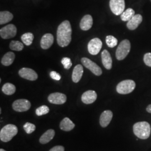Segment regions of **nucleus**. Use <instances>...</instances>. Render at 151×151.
<instances>
[{"mask_svg": "<svg viewBox=\"0 0 151 151\" xmlns=\"http://www.w3.org/2000/svg\"><path fill=\"white\" fill-rule=\"evenodd\" d=\"M48 100L49 102L52 104L62 105L65 103L67 100V97L63 93L60 92H55L49 95Z\"/></svg>", "mask_w": 151, "mask_h": 151, "instance_id": "f8f14e48", "label": "nucleus"}, {"mask_svg": "<svg viewBox=\"0 0 151 151\" xmlns=\"http://www.w3.org/2000/svg\"><path fill=\"white\" fill-rule=\"evenodd\" d=\"M131 48L129 40L125 39L119 44V46L116 50V57L119 60H124L129 54Z\"/></svg>", "mask_w": 151, "mask_h": 151, "instance_id": "20e7f679", "label": "nucleus"}, {"mask_svg": "<svg viewBox=\"0 0 151 151\" xmlns=\"http://www.w3.org/2000/svg\"><path fill=\"white\" fill-rule=\"evenodd\" d=\"M113 114L110 110H105L101 114L100 118V124L103 127L105 128L111 121Z\"/></svg>", "mask_w": 151, "mask_h": 151, "instance_id": "4468645a", "label": "nucleus"}, {"mask_svg": "<svg viewBox=\"0 0 151 151\" xmlns=\"http://www.w3.org/2000/svg\"><path fill=\"white\" fill-rule=\"evenodd\" d=\"M143 60L147 66L151 67V53H147L145 54Z\"/></svg>", "mask_w": 151, "mask_h": 151, "instance_id": "2f4dec72", "label": "nucleus"}, {"mask_svg": "<svg viewBox=\"0 0 151 151\" xmlns=\"http://www.w3.org/2000/svg\"><path fill=\"white\" fill-rule=\"evenodd\" d=\"M83 67L81 65H76L73 70V73L72 75V81L75 83H77L82 78V76L83 75Z\"/></svg>", "mask_w": 151, "mask_h": 151, "instance_id": "6ab92c4d", "label": "nucleus"}, {"mask_svg": "<svg viewBox=\"0 0 151 151\" xmlns=\"http://www.w3.org/2000/svg\"><path fill=\"white\" fill-rule=\"evenodd\" d=\"M49 151H65V148L62 146H56L50 149Z\"/></svg>", "mask_w": 151, "mask_h": 151, "instance_id": "72a5a7b5", "label": "nucleus"}, {"mask_svg": "<svg viewBox=\"0 0 151 151\" xmlns=\"http://www.w3.org/2000/svg\"><path fill=\"white\" fill-rule=\"evenodd\" d=\"M135 87V82L132 80H126L119 82L116 86V91L120 94L125 95L131 93Z\"/></svg>", "mask_w": 151, "mask_h": 151, "instance_id": "39448f33", "label": "nucleus"}, {"mask_svg": "<svg viewBox=\"0 0 151 151\" xmlns=\"http://www.w3.org/2000/svg\"><path fill=\"white\" fill-rule=\"evenodd\" d=\"M60 128L62 130H64L65 132H69L74 129L75 124H74L68 118H65L60 122Z\"/></svg>", "mask_w": 151, "mask_h": 151, "instance_id": "412c9836", "label": "nucleus"}, {"mask_svg": "<svg viewBox=\"0 0 151 151\" xmlns=\"http://www.w3.org/2000/svg\"><path fill=\"white\" fill-rule=\"evenodd\" d=\"M143 17L140 14L135 15L129 21H128L127 24V27L131 30H134L136 29L140 25L142 22Z\"/></svg>", "mask_w": 151, "mask_h": 151, "instance_id": "dca6fc26", "label": "nucleus"}, {"mask_svg": "<svg viewBox=\"0 0 151 151\" xmlns=\"http://www.w3.org/2000/svg\"><path fill=\"white\" fill-rule=\"evenodd\" d=\"M146 110L148 113L151 114V104L148 105V106L146 108Z\"/></svg>", "mask_w": 151, "mask_h": 151, "instance_id": "f704fd0d", "label": "nucleus"}, {"mask_svg": "<svg viewBox=\"0 0 151 151\" xmlns=\"http://www.w3.org/2000/svg\"><path fill=\"white\" fill-rule=\"evenodd\" d=\"M14 17L13 15L9 11H1L0 12V24L3 25L11 22Z\"/></svg>", "mask_w": 151, "mask_h": 151, "instance_id": "5701e85b", "label": "nucleus"}, {"mask_svg": "<svg viewBox=\"0 0 151 151\" xmlns=\"http://www.w3.org/2000/svg\"><path fill=\"white\" fill-rule=\"evenodd\" d=\"M18 129L14 124H7L4 127L0 132V139L4 142H9L17 134Z\"/></svg>", "mask_w": 151, "mask_h": 151, "instance_id": "7ed1b4c3", "label": "nucleus"}, {"mask_svg": "<svg viewBox=\"0 0 151 151\" xmlns=\"http://www.w3.org/2000/svg\"><path fill=\"white\" fill-rule=\"evenodd\" d=\"M2 91L7 95H11L16 91V87L10 83H6L2 87Z\"/></svg>", "mask_w": 151, "mask_h": 151, "instance_id": "393cba45", "label": "nucleus"}, {"mask_svg": "<svg viewBox=\"0 0 151 151\" xmlns=\"http://www.w3.org/2000/svg\"><path fill=\"white\" fill-rule=\"evenodd\" d=\"M103 46V43L99 38H95L91 39L87 45L88 52L92 55H97L100 51Z\"/></svg>", "mask_w": 151, "mask_h": 151, "instance_id": "1a4fd4ad", "label": "nucleus"}, {"mask_svg": "<svg viewBox=\"0 0 151 151\" xmlns=\"http://www.w3.org/2000/svg\"><path fill=\"white\" fill-rule=\"evenodd\" d=\"M109 5L112 12L115 15H120L124 11V0H110Z\"/></svg>", "mask_w": 151, "mask_h": 151, "instance_id": "0eeeda50", "label": "nucleus"}, {"mask_svg": "<svg viewBox=\"0 0 151 151\" xmlns=\"http://www.w3.org/2000/svg\"><path fill=\"white\" fill-rule=\"evenodd\" d=\"M61 63L62 65H63L64 68L66 70H69L72 65L71 60L70 58H68V57L63 58L61 60Z\"/></svg>", "mask_w": 151, "mask_h": 151, "instance_id": "7c9ffc66", "label": "nucleus"}, {"mask_svg": "<svg viewBox=\"0 0 151 151\" xmlns=\"http://www.w3.org/2000/svg\"><path fill=\"white\" fill-rule=\"evenodd\" d=\"M10 48L12 50L21 51L24 49V45L20 42L12 40L10 44Z\"/></svg>", "mask_w": 151, "mask_h": 151, "instance_id": "bb28decb", "label": "nucleus"}, {"mask_svg": "<svg viewBox=\"0 0 151 151\" xmlns=\"http://www.w3.org/2000/svg\"><path fill=\"white\" fill-rule=\"evenodd\" d=\"M55 131L53 129H49L46 131L39 139V142L41 144H47L54 138Z\"/></svg>", "mask_w": 151, "mask_h": 151, "instance_id": "aec40b11", "label": "nucleus"}, {"mask_svg": "<svg viewBox=\"0 0 151 151\" xmlns=\"http://www.w3.org/2000/svg\"><path fill=\"white\" fill-rule=\"evenodd\" d=\"M102 63L106 70H111L112 68L113 61L110 54L107 50H104L101 53Z\"/></svg>", "mask_w": 151, "mask_h": 151, "instance_id": "f3484780", "label": "nucleus"}, {"mask_svg": "<svg viewBox=\"0 0 151 151\" xmlns=\"http://www.w3.org/2000/svg\"><path fill=\"white\" fill-rule=\"evenodd\" d=\"M19 74L22 78L30 81H35L38 78L36 72L29 68H22L19 71Z\"/></svg>", "mask_w": 151, "mask_h": 151, "instance_id": "9b49d317", "label": "nucleus"}, {"mask_svg": "<svg viewBox=\"0 0 151 151\" xmlns=\"http://www.w3.org/2000/svg\"><path fill=\"white\" fill-rule=\"evenodd\" d=\"M17 29L14 24H9L1 29V37L4 39L14 38L16 36Z\"/></svg>", "mask_w": 151, "mask_h": 151, "instance_id": "6e6552de", "label": "nucleus"}, {"mask_svg": "<svg viewBox=\"0 0 151 151\" xmlns=\"http://www.w3.org/2000/svg\"><path fill=\"white\" fill-rule=\"evenodd\" d=\"M15 58V55L11 52H7L4 55L1 60V63L5 66H9L11 65Z\"/></svg>", "mask_w": 151, "mask_h": 151, "instance_id": "4be33fe9", "label": "nucleus"}, {"mask_svg": "<svg viewBox=\"0 0 151 151\" xmlns=\"http://www.w3.org/2000/svg\"><path fill=\"white\" fill-rule=\"evenodd\" d=\"M97 99V93L95 91L88 90L85 92L81 97L82 101L86 104H91Z\"/></svg>", "mask_w": 151, "mask_h": 151, "instance_id": "ddd939ff", "label": "nucleus"}, {"mask_svg": "<svg viewBox=\"0 0 151 151\" xmlns=\"http://www.w3.org/2000/svg\"><path fill=\"white\" fill-rule=\"evenodd\" d=\"M93 19L90 15H86L81 19L80 27L82 30L87 31L90 29L92 27Z\"/></svg>", "mask_w": 151, "mask_h": 151, "instance_id": "a211bd4d", "label": "nucleus"}, {"mask_svg": "<svg viewBox=\"0 0 151 151\" xmlns=\"http://www.w3.org/2000/svg\"><path fill=\"white\" fill-rule=\"evenodd\" d=\"M50 76L52 79L57 81H60L61 78V76L55 71H52L50 73Z\"/></svg>", "mask_w": 151, "mask_h": 151, "instance_id": "473e14b6", "label": "nucleus"}, {"mask_svg": "<svg viewBox=\"0 0 151 151\" xmlns=\"http://www.w3.org/2000/svg\"><path fill=\"white\" fill-rule=\"evenodd\" d=\"M133 132L134 134L140 139H148L151 134L150 125L147 122L136 123L133 125Z\"/></svg>", "mask_w": 151, "mask_h": 151, "instance_id": "f03ea898", "label": "nucleus"}, {"mask_svg": "<svg viewBox=\"0 0 151 151\" xmlns=\"http://www.w3.org/2000/svg\"><path fill=\"white\" fill-rule=\"evenodd\" d=\"M106 43L110 48H114L118 44V40L112 35H108L106 37Z\"/></svg>", "mask_w": 151, "mask_h": 151, "instance_id": "cd10ccee", "label": "nucleus"}, {"mask_svg": "<svg viewBox=\"0 0 151 151\" xmlns=\"http://www.w3.org/2000/svg\"><path fill=\"white\" fill-rule=\"evenodd\" d=\"M0 151H6L5 150H4V149H2V148H1V150H0Z\"/></svg>", "mask_w": 151, "mask_h": 151, "instance_id": "c9c22d12", "label": "nucleus"}, {"mask_svg": "<svg viewBox=\"0 0 151 151\" xmlns=\"http://www.w3.org/2000/svg\"><path fill=\"white\" fill-rule=\"evenodd\" d=\"M135 15V11L131 8H129L124 11L121 15L120 17L123 22H128Z\"/></svg>", "mask_w": 151, "mask_h": 151, "instance_id": "b1692460", "label": "nucleus"}, {"mask_svg": "<svg viewBox=\"0 0 151 151\" xmlns=\"http://www.w3.org/2000/svg\"><path fill=\"white\" fill-rule=\"evenodd\" d=\"M72 27L68 20L62 22L58 27L57 38L58 44L61 47L68 46L71 42Z\"/></svg>", "mask_w": 151, "mask_h": 151, "instance_id": "f257e3e1", "label": "nucleus"}, {"mask_svg": "<svg viewBox=\"0 0 151 151\" xmlns=\"http://www.w3.org/2000/svg\"><path fill=\"white\" fill-rule=\"evenodd\" d=\"M23 127H24V129L25 130V131L26 132V133L27 134L32 133V132H34L36 129V127L34 124L29 123V122L26 123L25 124H24Z\"/></svg>", "mask_w": 151, "mask_h": 151, "instance_id": "c756f323", "label": "nucleus"}, {"mask_svg": "<svg viewBox=\"0 0 151 151\" xmlns=\"http://www.w3.org/2000/svg\"><path fill=\"white\" fill-rule=\"evenodd\" d=\"M31 104L26 99H19L12 104L13 109L17 112H24L30 109Z\"/></svg>", "mask_w": 151, "mask_h": 151, "instance_id": "9d476101", "label": "nucleus"}, {"mask_svg": "<svg viewBox=\"0 0 151 151\" xmlns=\"http://www.w3.org/2000/svg\"><path fill=\"white\" fill-rule=\"evenodd\" d=\"M81 62L86 68L91 70L92 72L96 76L101 75L103 72L101 68L95 62L92 61L91 60L84 57L81 59Z\"/></svg>", "mask_w": 151, "mask_h": 151, "instance_id": "423d86ee", "label": "nucleus"}, {"mask_svg": "<svg viewBox=\"0 0 151 151\" xmlns=\"http://www.w3.org/2000/svg\"><path fill=\"white\" fill-rule=\"evenodd\" d=\"M54 42V37L52 34L47 33L42 37L40 41V45L42 48L48 49L49 48Z\"/></svg>", "mask_w": 151, "mask_h": 151, "instance_id": "2eb2a0df", "label": "nucleus"}, {"mask_svg": "<svg viewBox=\"0 0 151 151\" xmlns=\"http://www.w3.org/2000/svg\"><path fill=\"white\" fill-rule=\"evenodd\" d=\"M34 35L31 32H27L24 34L22 36V41L26 45L29 46L32 43L34 40Z\"/></svg>", "mask_w": 151, "mask_h": 151, "instance_id": "a878e982", "label": "nucleus"}, {"mask_svg": "<svg viewBox=\"0 0 151 151\" xmlns=\"http://www.w3.org/2000/svg\"><path fill=\"white\" fill-rule=\"evenodd\" d=\"M49 112V109L46 105H42L37 108L35 111V113L38 116H42L47 114Z\"/></svg>", "mask_w": 151, "mask_h": 151, "instance_id": "c85d7f7f", "label": "nucleus"}]
</instances>
